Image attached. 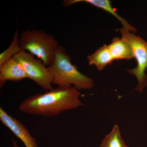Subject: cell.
<instances>
[{
  "instance_id": "cell-11",
  "label": "cell",
  "mask_w": 147,
  "mask_h": 147,
  "mask_svg": "<svg viewBox=\"0 0 147 147\" xmlns=\"http://www.w3.org/2000/svg\"><path fill=\"white\" fill-rule=\"evenodd\" d=\"M99 147H128L126 146L121 135L117 125L113 127L112 130L106 135Z\"/></svg>"
},
{
  "instance_id": "cell-13",
  "label": "cell",
  "mask_w": 147,
  "mask_h": 147,
  "mask_svg": "<svg viewBox=\"0 0 147 147\" xmlns=\"http://www.w3.org/2000/svg\"></svg>"
},
{
  "instance_id": "cell-12",
  "label": "cell",
  "mask_w": 147,
  "mask_h": 147,
  "mask_svg": "<svg viewBox=\"0 0 147 147\" xmlns=\"http://www.w3.org/2000/svg\"><path fill=\"white\" fill-rule=\"evenodd\" d=\"M19 31L17 29L13 35L10 45L7 49L0 54V65L21 51L19 44Z\"/></svg>"
},
{
  "instance_id": "cell-7",
  "label": "cell",
  "mask_w": 147,
  "mask_h": 147,
  "mask_svg": "<svg viewBox=\"0 0 147 147\" xmlns=\"http://www.w3.org/2000/svg\"><path fill=\"white\" fill-rule=\"evenodd\" d=\"M28 78L21 63L14 57L0 65V86L8 81L18 82Z\"/></svg>"
},
{
  "instance_id": "cell-8",
  "label": "cell",
  "mask_w": 147,
  "mask_h": 147,
  "mask_svg": "<svg viewBox=\"0 0 147 147\" xmlns=\"http://www.w3.org/2000/svg\"><path fill=\"white\" fill-rule=\"evenodd\" d=\"M79 3H86L97 8L101 9L115 17L120 22L125 28L134 33L137 32L136 28L129 24L124 18L117 13V9L112 6L111 1L109 0H65L63 2V4L65 6L68 7Z\"/></svg>"
},
{
  "instance_id": "cell-2",
  "label": "cell",
  "mask_w": 147,
  "mask_h": 147,
  "mask_svg": "<svg viewBox=\"0 0 147 147\" xmlns=\"http://www.w3.org/2000/svg\"><path fill=\"white\" fill-rule=\"evenodd\" d=\"M53 84L58 87H71L78 90H90L93 88L94 81L81 73L71 62L65 48L60 45L53 62L49 67Z\"/></svg>"
},
{
  "instance_id": "cell-6",
  "label": "cell",
  "mask_w": 147,
  "mask_h": 147,
  "mask_svg": "<svg viewBox=\"0 0 147 147\" xmlns=\"http://www.w3.org/2000/svg\"><path fill=\"white\" fill-rule=\"evenodd\" d=\"M0 121L17 138L22 141L26 147H38L36 139L32 136L26 127L17 119L0 108Z\"/></svg>"
},
{
  "instance_id": "cell-9",
  "label": "cell",
  "mask_w": 147,
  "mask_h": 147,
  "mask_svg": "<svg viewBox=\"0 0 147 147\" xmlns=\"http://www.w3.org/2000/svg\"><path fill=\"white\" fill-rule=\"evenodd\" d=\"M87 59L89 65L95 66L98 71H102L114 61L107 45H102L94 53L88 55Z\"/></svg>"
},
{
  "instance_id": "cell-5",
  "label": "cell",
  "mask_w": 147,
  "mask_h": 147,
  "mask_svg": "<svg viewBox=\"0 0 147 147\" xmlns=\"http://www.w3.org/2000/svg\"><path fill=\"white\" fill-rule=\"evenodd\" d=\"M13 57L22 65L28 78L46 92L53 89V79L50 69L42 61L24 51H21Z\"/></svg>"
},
{
  "instance_id": "cell-4",
  "label": "cell",
  "mask_w": 147,
  "mask_h": 147,
  "mask_svg": "<svg viewBox=\"0 0 147 147\" xmlns=\"http://www.w3.org/2000/svg\"><path fill=\"white\" fill-rule=\"evenodd\" d=\"M119 30L122 38L131 47L133 57L137 62L135 67L126 71L134 75L137 79V85L134 90L142 92L147 87V41L123 27Z\"/></svg>"
},
{
  "instance_id": "cell-3",
  "label": "cell",
  "mask_w": 147,
  "mask_h": 147,
  "mask_svg": "<svg viewBox=\"0 0 147 147\" xmlns=\"http://www.w3.org/2000/svg\"><path fill=\"white\" fill-rule=\"evenodd\" d=\"M21 51H26L42 61L49 67L53 62L60 46L50 34L41 30L24 31L19 38Z\"/></svg>"
},
{
  "instance_id": "cell-1",
  "label": "cell",
  "mask_w": 147,
  "mask_h": 147,
  "mask_svg": "<svg viewBox=\"0 0 147 147\" xmlns=\"http://www.w3.org/2000/svg\"><path fill=\"white\" fill-rule=\"evenodd\" d=\"M80 92L75 87H58L44 93L27 98L19 110L28 115L50 117L84 105L79 99Z\"/></svg>"
},
{
  "instance_id": "cell-10",
  "label": "cell",
  "mask_w": 147,
  "mask_h": 147,
  "mask_svg": "<svg viewBox=\"0 0 147 147\" xmlns=\"http://www.w3.org/2000/svg\"><path fill=\"white\" fill-rule=\"evenodd\" d=\"M108 45L114 61L129 60L134 58L131 47L121 37H116Z\"/></svg>"
}]
</instances>
